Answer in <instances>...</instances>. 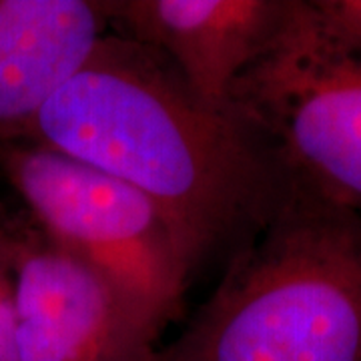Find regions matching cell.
Listing matches in <instances>:
<instances>
[{
    "label": "cell",
    "instance_id": "cell-4",
    "mask_svg": "<svg viewBox=\"0 0 361 361\" xmlns=\"http://www.w3.org/2000/svg\"><path fill=\"white\" fill-rule=\"evenodd\" d=\"M0 173L52 245L104 275L159 334L191 277L167 219L125 180L32 141L0 142Z\"/></svg>",
    "mask_w": 361,
    "mask_h": 361
},
{
    "label": "cell",
    "instance_id": "cell-8",
    "mask_svg": "<svg viewBox=\"0 0 361 361\" xmlns=\"http://www.w3.org/2000/svg\"><path fill=\"white\" fill-rule=\"evenodd\" d=\"M18 229L0 223V287L13 283V257Z\"/></svg>",
    "mask_w": 361,
    "mask_h": 361
},
{
    "label": "cell",
    "instance_id": "cell-7",
    "mask_svg": "<svg viewBox=\"0 0 361 361\" xmlns=\"http://www.w3.org/2000/svg\"><path fill=\"white\" fill-rule=\"evenodd\" d=\"M109 32L106 0H0V142L25 137Z\"/></svg>",
    "mask_w": 361,
    "mask_h": 361
},
{
    "label": "cell",
    "instance_id": "cell-3",
    "mask_svg": "<svg viewBox=\"0 0 361 361\" xmlns=\"http://www.w3.org/2000/svg\"><path fill=\"white\" fill-rule=\"evenodd\" d=\"M227 104L257 127L291 177L361 215V44L322 0H293Z\"/></svg>",
    "mask_w": 361,
    "mask_h": 361
},
{
    "label": "cell",
    "instance_id": "cell-2",
    "mask_svg": "<svg viewBox=\"0 0 361 361\" xmlns=\"http://www.w3.org/2000/svg\"><path fill=\"white\" fill-rule=\"evenodd\" d=\"M159 361H361V215L293 177Z\"/></svg>",
    "mask_w": 361,
    "mask_h": 361
},
{
    "label": "cell",
    "instance_id": "cell-6",
    "mask_svg": "<svg viewBox=\"0 0 361 361\" xmlns=\"http://www.w3.org/2000/svg\"><path fill=\"white\" fill-rule=\"evenodd\" d=\"M293 0H106L111 32L163 54L195 94L225 109Z\"/></svg>",
    "mask_w": 361,
    "mask_h": 361
},
{
    "label": "cell",
    "instance_id": "cell-1",
    "mask_svg": "<svg viewBox=\"0 0 361 361\" xmlns=\"http://www.w3.org/2000/svg\"><path fill=\"white\" fill-rule=\"evenodd\" d=\"M20 141L104 171L167 219L189 277L225 265L277 213L293 177L233 106L215 109L163 54L109 32Z\"/></svg>",
    "mask_w": 361,
    "mask_h": 361
},
{
    "label": "cell",
    "instance_id": "cell-5",
    "mask_svg": "<svg viewBox=\"0 0 361 361\" xmlns=\"http://www.w3.org/2000/svg\"><path fill=\"white\" fill-rule=\"evenodd\" d=\"M18 361H159L157 331L129 297L39 231L13 257Z\"/></svg>",
    "mask_w": 361,
    "mask_h": 361
}]
</instances>
